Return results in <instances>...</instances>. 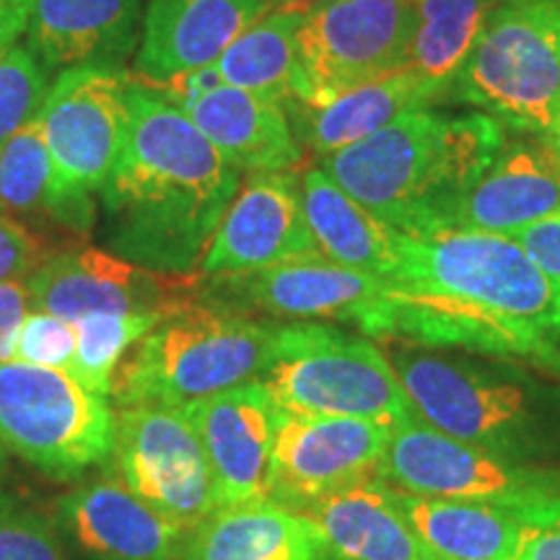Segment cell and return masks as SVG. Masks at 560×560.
Returning <instances> with one entry per match:
<instances>
[{"label":"cell","instance_id":"6da1fadb","mask_svg":"<svg viewBox=\"0 0 560 560\" xmlns=\"http://www.w3.org/2000/svg\"><path fill=\"white\" fill-rule=\"evenodd\" d=\"M366 338L503 355L560 380V289L506 234L400 231Z\"/></svg>","mask_w":560,"mask_h":560},{"label":"cell","instance_id":"7a4b0ae2","mask_svg":"<svg viewBox=\"0 0 560 560\" xmlns=\"http://www.w3.org/2000/svg\"><path fill=\"white\" fill-rule=\"evenodd\" d=\"M242 174L185 109L132 81L125 143L102 187L109 252L161 276L198 268Z\"/></svg>","mask_w":560,"mask_h":560},{"label":"cell","instance_id":"3957f363","mask_svg":"<svg viewBox=\"0 0 560 560\" xmlns=\"http://www.w3.org/2000/svg\"><path fill=\"white\" fill-rule=\"evenodd\" d=\"M506 140L509 130L478 109L420 107L319 159V170L389 229L429 234L452 229Z\"/></svg>","mask_w":560,"mask_h":560},{"label":"cell","instance_id":"277c9868","mask_svg":"<svg viewBox=\"0 0 560 560\" xmlns=\"http://www.w3.org/2000/svg\"><path fill=\"white\" fill-rule=\"evenodd\" d=\"M416 416L454 439L560 467V380L529 363L459 348L387 340Z\"/></svg>","mask_w":560,"mask_h":560},{"label":"cell","instance_id":"5b68a950","mask_svg":"<svg viewBox=\"0 0 560 560\" xmlns=\"http://www.w3.org/2000/svg\"><path fill=\"white\" fill-rule=\"evenodd\" d=\"M283 322L229 310L187 291L117 369L112 400L187 405L255 382L270 366Z\"/></svg>","mask_w":560,"mask_h":560},{"label":"cell","instance_id":"8992f818","mask_svg":"<svg viewBox=\"0 0 560 560\" xmlns=\"http://www.w3.org/2000/svg\"><path fill=\"white\" fill-rule=\"evenodd\" d=\"M450 104L478 109L516 136H548L560 115V0H499Z\"/></svg>","mask_w":560,"mask_h":560},{"label":"cell","instance_id":"52a82bcc","mask_svg":"<svg viewBox=\"0 0 560 560\" xmlns=\"http://www.w3.org/2000/svg\"><path fill=\"white\" fill-rule=\"evenodd\" d=\"M260 382L280 410L296 416L397 423L416 412L387 350L327 322H283Z\"/></svg>","mask_w":560,"mask_h":560},{"label":"cell","instance_id":"ba28073f","mask_svg":"<svg viewBox=\"0 0 560 560\" xmlns=\"http://www.w3.org/2000/svg\"><path fill=\"white\" fill-rule=\"evenodd\" d=\"M130 83L122 66H79L47 89L39 117L50 151V219L60 226L79 234L94 226V195L125 143Z\"/></svg>","mask_w":560,"mask_h":560},{"label":"cell","instance_id":"9c48e42d","mask_svg":"<svg viewBox=\"0 0 560 560\" xmlns=\"http://www.w3.org/2000/svg\"><path fill=\"white\" fill-rule=\"evenodd\" d=\"M117 416L107 397L68 371L0 363V446L42 472L73 478L115 452Z\"/></svg>","mask_w":560,"mask_h":560},{"label":"cell","instance_id":"30bf717a","mask_svg":"<svg viewBox=\"0 0 560 560\" xmlns=\"http://www.w3.org/2000/svg\"><path fill=\"white\" fill-rule=\"evenodd\" d=\"M382 478L429 499L480 501L514 509L560 503V467L486 452L433 429L416 412L392 425Z\"/></svg>","mask_w":560,"mask_h":560},{"label":"cell","instance_id":"8fae6325","mask_svg":"<svg viewBox=\"0 0 560 560\" xmlns=\"http://www.w3.org/2000/svg\"><path fill=\"white\" fill-rule=\"evenodd\" d=\"M416 0H322L296 42V102L327 104L408 66Z\"/></svg>","mask_w":560,"mask_h":560},{"label":"cell","instance_id":"7c38bea8","mask_svg":"<svg viewBox=\"0 0 560 560\" xmlns=\"http://www.w3.org/2000/svg\"><path fill=\"white\" fill-rule=\"evenodd\" d=\"M120 478L161 516L192 532L219 509L213 472L185 405H132L117 412Z\"/></svg>","mask_w":560,"mask_h":560},{"label":"cell","instance_id":"4fadbf2b","mask_svg":"<svg viewBox=\"0 0 560 560\" xmlns=\"http://www.w3.org/2000/svg\"><path fill=\"white\" fill-rule=\"evenodd\" d=\"M200 299L244 314L289 322H338L366 335L384 296V280L306 255L272 268L192 280Z\"/></svg>","mask_w":560,"mask_h":560},{"label":"cell","instance_id":"5bb4252c","mask_svg":"<svg viewBox=\"0 0 560 560\" xmlns=\"http://www.w3.org/2000/svg\"><path fill=\"white\" fill-rule=\"evenodd\" d=\"M392 425L371 418L296 416L278 408L268 499L304 511L322 495L382 478Z\"/></svg>","mask_w":560,"mask_h":560},{"label":"cell","instance_id":"9a60e30c","mask_svg":"<svg viewBox=\"0 0 560 560\" xmlns=\"http://www.w3.org/2000/svg\"><path fill=\"white\" fill-rule=\"evenodd\" d=\"M296 172L249 174L198 265L202 278L242 276L317 255Z\"/></svg>","mask_w":560,"mask_h":560},{"label":"cell","instance_id":"2e32d148","mask_svg":"<svg viewBox=\"0 0 560 560\" xmlns=\"http://www.w3.org/2000/svg\"><path fill=\"white\" fill-rule=\"evenodd\" d=\"M30 310L75 325L89 314L166 312L190 283L138 268L107 249H68L47 257L26 278Z\"/></svg>","mask_w":560,"mask_h":560},{"label":"cell","instance_id":"e0dca14e","mask_svg":"<svg viewBox=\"0 0 560 560\" xmlns=\"http://www.w3.org/2000/svg\"><path fill=\"white\" fill-rule=\"evenodd\" d=\"M213 472L219 506L270 495L278 405L260 380L187 402Z\"/></svg>","mask_w":560,"mask_h":560},{"label":"cell","instance_id":"ac0fdd59","mask_svg":"<svg viewBox=\"0 0 560 560\" xmlns=\"http://www.w3.org/2000/svg\"><path fill=\"white\" fill-rule=\"evenodd\" d=\"M58 520L89 560H179L190 535L117 478L70 490L58 503Z\"/></svg>","mask_w":560,"mask_h":560},{"label":"cell","instance_id":"d6986e66","mask_svg":"<svg viewBox=\"0 0 560 560\" xmlns=\"http://www.w3.org/2000/svg\"><path fill=\"white\" fill-rule=\"evenodd\" d=\"M270 11V0H149L140 24L136 75L161 86L185 70L208 66Z\"/></svg>","mask_w":560,"mask_h":560},{"label":"cell","instance_id":"ffe728a7","mask_svg":"<svg viewBox=\"0 0 560 560\" xmlns=\"http://www.w3.org/2000/svg\"><path fill=\"white\" fill-rule=\"evenodd\" d=\"M556 215H560V159L545 140L524 136L506 140L462 200L452 229L509 236Z\"/></svg>","mask_w":560,"mask_h":560},{"label":"cell","instance_id":"44dd1931","mask_svg":"<svg viewBox=\"0 0 560 560\" xmlns=\"http://www.w3.org/2000/svg\"><path fill=\"white\" fill-rule=\"evenodd\" d=\"M140 0H32L26 47L47 73L122 66L140 39Z\"/></svg>","mask_w":560,"mask_h":560},{"label":"cell","instance_id":"7402d4cb","mask_svg":"<svg viewBox=\"0 0 560 560\" xmlns=\"http://www.w3.org/2000/svg\"><path fill=\"white\" fill-rule=\"evenodd\" d=\"M446 102V89L425 81L410 66H402L384 79L350 89L338 100L317 107L293 100L285 104V112L304 153L325 159L387 128L405 112Z\"/></svg>","mask_w":560,"mask_h":560},{"label":"cell","instance_id":"603a6c76","mask_svg":"<svg viewBox=\"0 0 560 560\" xmlns=\"http://www.w3.org/2000/svg\"><path fill=\"white\" fill-rule=\"evenodd\" d=\"M301 514L317 527L325 560H439L405 520L384 478L322 495Z\"/></svg>","mask_w":560,"mask_h":560},{"label":"cell","instance_id":"cb8c5ba5","mask_svg":"<svg viewBox=\"0 0 560 560\" xmlns=\"http://www.w3.org/2000/svg\"><path fill=\"white\" fill-rule=\"evenodd\" d=\"M215 151L240 174L296 172L304 161L283 104L260 94L221 86L182 107Z\"/></svg>","mask_w":560,"mask_h":560},{"label":"cell","instance_id":"d4e9b609","mask_svg":"<svg viewBox=\"0 0 560 560\" xmlns=\"http://www.w3.org/2000/svg\"><path fill=\"white\" fill-rule=\"evenodd\" d=\"M395 501L425 548L439 560H514L524 537L550 509L429 499L400 488H395Z\"/></svg>","mask_w":560,"mask_h":560},{"label":"cell","instance_id":"484cf974","mask_svg":"<svg viewBox=\"0 0 560 560\" xmlns=\"http://www.w3.org/2000/svg\"><path fill=\"white\" fill-rule=\"evenodd\" d=\"M179 560H325V548L301 511L257 499L208 514L187 535Z\"/></svg>","mask_w":560,"mask_h":560},{"label":"cell","instance_id":"4316f807","mask_svg":"<svg viewBox=\"0 0 560 560\" xmlns=\"http://www.w3.org/2000/svg\"><path fill=\"white\" fill-rule=\"evenodd\" d=\"M301 202L319 255L342 268L387 280L397 265V236L319 166L299 174Z\"/></svg>","mask_w":560,"mask_h":560},{"label":"cell","instance_id":"83f0119b","mask_svg":"<svg viewBox=\"0 0 560 560\" xmlns=\"http://www.w3.org/2000/svg\"><path fill=\"white\" fill-rule=\"evenodd\" d=\"M306 11L270 9L219 55L223 81L265 100H296V42Z\"/></svg>","mask_w":560,"mask_h":560},{"label":"cell","instance_id":"f1b7e54d","mask_svg":"<svg viewBox=\"0 0 560 560\" xmlns=\"http://www.w3.org/2000/svg\"><path fill=\"white\" fill-rule=\"evenodd\" d=\"M495 3L499 0H416L408 66L450 94Z\"/></svg>","mask_w":560,"mask_h":560},{"label":"cell","instance_id":"f546056e","mask_svg":"<svg viewBox=\"0 0 560 560\" xmlns=\"http://www.w3.org/2000/svg\"><path fill=\"white\" fill-rule=\"evenodd\" d=\"M164 312H104L75 322V355L68 374L100 397L112 395L120 361Z\"/></svg>","mask_w":560,"mask_h":560},{"label":"cell","instance_id":"4dcf8cb0","mask_svg":"<svg viewBox=\"0 0 560 560\" xmlns=\"http://www.w3.org/2000/svg\"><path fill=\"white\" fill-rule=\"evenodd\" d=\"M0 210L50 219V151L39 112L0 153Z\"/></svg>","mask_w":560,"mask_h":560},{"label":"cell","instance_id":"1f68e13d","mask_svg":"<svg viewBox=\"0 0 560 560\" xmlns=\"http://www.w3.org/2000/svg\"><path fill=\"white\" fill-rule=\"evenodd\" d=\"M47 70L26 45H13L0 58V153L5 143L42 109Z\"/></svg>","mask_w":560,"mask_h":560},{"label":"cell","instance_id":"d6a6232c","mask_svg":"<svg viewBox=\"0 0 560 560\" xmlns=\"http://www.w3.org/2000/svg\"><path fill=\"white\" fill-rule=\"evenodd\" d=\"M0 560H68L58 529L30 509L0 506Z\"/></svg>","mask_w":560,"mask_h":560},{"label":"cell","instance_id":"836d02e7","mask_svg":"<svg viewBox=\"0 0 560 560\" xmlns=\"http://www.w3.org/2000/svg\"><path fill=\"white\" fill-rule=\"evenodd\" d=\"M75 355V327L45 312H30L16 340V361L70 371Z\"/></svg>","mask_w":560,"mask_h":560},{"label":"cell","instance_id":"e575fe53","mask_svg":"<svg viewBox=\"0 0 560 560\" xmlns=\"http://www.w3.org/2000/svg\"><path fill=\"white\" fill-rule=\"evenodd\" d=\"M39 268V242L30 229L0 210V283L26 280Z\"/></svg>","mask_w":560,"mask_h":560},{"label":"cell","instance_id":"d590c367","mask_svg":"<svg viewBox=\"0 0 560 560\" xmlns=\"http://www.w3.org/2000/svg\"><path fill=\"white\" fill-rule=\"evenodd\" d=\"M30 312L32 310L26 280L0 283V363L16 359V340Z\"/></svg>","mask_w":560,"mask_h":560},{"label":"cell","instance_id":"8d00e7d4","mask_svg":"<svg viewBox=\"0 0 560 560\" xmlns=\"http://www.w3.org/2000/svg\"><path fill=\"white\" fill-rule=\"evenodd\" d=\"M527 249V255L552 278L560 289V215L509 234Z\"/></svg>","mask_w":560,"mask_h":560},{"label":"cell","instance_id":"74e56055","mask_svg":"<svg viewBox=\"0 0 560 560\" xmlns=\"http://www.w3.org/2000/svg\"><path fill=\"white\" fill-rule=\"evenodd\" d=\"M221 86H226V81H223L219 66H215V62H208V66L185 70V73L174 75V79L153 89L161 91V94H164L170 102L177 104V107H187V104L202 100V96H208L210 91Z\"/></svg>","mask_w":560,"mask_h":560},{"label":"cell","instance_id":"f35d334b","mask_svg":"<svg viewBox=\"0 0 560 560\" xmlns=\"http://www.w3.org/2000/svg\"><path fill=\"white\" fill-rule=\"evenodd\" d=\"M514 560H560V503L545 511L540 524L529 529Z\"/></svg>","mask_w":560,"mask_h":560},{"label":"cell","instance_id":"ab89813d","mask_svg":"<svg viewBox=\"0 0 560 560\" xmlns=\"http://www.w3.org/2000/svg\"><path fill=\"white\" fill-rule=\"evenodd\" d=\"M32 0H0V58L16 45L30 24Z\"/></svg>","mask_w":560,"mask_h":560},{"label":"cell","instance_id":"60d3db41","mask_svg":"<svg viewBox=\"0 0 560 560\" xmlns=\"http://www.w3.org/2000/svg\"><path fill=\"white\" fill-rule=\"evenodd\" d=\"M322 3V0H270V9H296V11H310L312 5Z\"/></svg>","mask_w":560,"mask_h":560},{"label":"cell","instance_id":"b9f144b4","mask_svg":"<svg viewBox=\"0 0 560 560\" xmlns=\"http://www.w3.org/2000/svg\"><path fill=\"white\" fill-rule=\"evenodd\" d=\"M545 143H548L550 149H552V153H556V156L560 159V115H558V120L552 122V128H550L548 136H545Z\"/></svg>","mask_w":560,"mask_h":560},{"label":"cell","instance_id":"7bdbcfd3","mask_svg":"<svg viewBox=\"0 0 560 560\" xmlns=\"http://www.w3.org/2000/svg\"><path fill=\"white\" fill-rule=\"evenodd\" d=\"M5 472H9V459H5V450L0 446V486H3Z\"/></svg>","mask_w":560,"mask_h":560}]
</instances>
